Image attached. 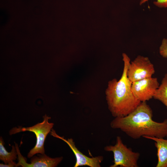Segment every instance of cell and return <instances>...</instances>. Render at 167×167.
Listing matches in <instances>:
<instances>
[{"label":"cell","mask_w":167,"mask_h":167,"mask_svg":"<svg viewBox=\"0 0 167 167\" xmlns=\"http://www.w3.org/2000/svg\"><path fill=\"white\" fill-rule=\"evenodd\" d=\"M152 110L146 102H142L127 115L115 118L111 127L119 129L134 139L149 136L164 138L167 135V119L159 122L152 119Z\"/></svg>","instance_id":"obj_1"},{"label":"cell","mask_w":167,"mask_h":167,"mask_svg":"<svg viewBox=\"0 0 167 167\" xmlns=\"http://www.w3.org/2000/svg\"><path fill=\"white\" fill-rule=\"evenodd\" d=\"M122 57L124 67L121 77L119 80L113 79L109 81L105 90L108 109L114 118L127 115L141 102L134 95L131 90L132 83L127 77L130 58L124 53Z\"/></svg>","instance_id":"obj_2"},{"label":"cell","mask_w":167,"mask_h":167,"mask_svg":"<svg viewBox=\"0 0 167 167\" xmlns=\"http://www.w3.org/2000/svg\"><path fill=\"white\" fill-rule=\"evenodd\" d=\"M51 118L45 114L43 116V121L31 127H15L10 131L9 133L11 135L25 131L32 132L35 134L36 139V144L28 153V158H31L37 153L45 154L44 142L47 135L50 132L54 125V123L49 122Z\"/></svg>","instance_id":"obj_3"},{"label":"cell","mask_w":167,"mask_h":167,"mask_svg":"<svg viewBox=\"0 0 167 167\" xmlns=\"http://www.w3.org/2000/svg\"><path fill=\"white\" fill-rule=\"evenodd\" d=\"M106 151L112 152L113 154V164L110 167H138V161L140 156L138 152L132 151L122 141L121 137L118 136L116 144L108 145L104 148Z\"/></svg>","instance_id":"obj_4"},{"label":"cell","mask_w":167,"mask_h":167,"mask_svg":"<svg viewBox=\"0 0 167 167\" xmlns=\"http://www.w3.org/2000/svg\"><path fill=\"white\" fill-rule=\"evenodd\" d=\"M155 72L154 65L148 58L138 55L130 62L127 71V75L133 83L151 77Z\"/></svg>","instance_id":"obj_5"},{"label":"cell","mask_w":167,"mask_h":167,"mask_svg":"<svg viewBox=\"0 0 167 167\" xmlns=\"http://www.w3.org/2000/svg\"><path fill=\"white\" fill-rule=\"evenodd\" d=\"M159 85L157 78L151 77L133 82L131 90L137 99L146 102L153 98Z\"/></svg>","instance_id":"obj_6"},{"label":"cell","mask_w":167,"mask_h":167,"mask_svg":"<svg viewBox=\"0 0 167 167\" xmlns=\"http://www.w3.org/2000/svg\"><path fill=\"white\" fill-rule=\"evenodd\" d=\"M51 135L61 139L66 142L69 146L75 155L76 158V162L74 167L87 166L90 167H100L101 164L103 161L102 156H97L90 157L84 154L76 148L75 142L72 138L67 139L63 136H60L57 135L55 131L52 128L50 131Z\"/></svg>","instance_id":"obj_7"},{"label":"cell","mask_w":167,"mask_h":167,"mask_svg":"<svg viewBox=\"0 0 167 167\" xmlns=\"http://www.w3.org/2000/svg\"><path fill=\"white\" fill-rule=\"evenodd\" d=\"M18 162L16 167L21 166L23 167H55L61 162L63 159L62 156L54 158L50 157L45 154L38 155L37 156L32 157L30 163L26 162V159L24 157L20 151L17 152Z\"/></svg>","instance_id":"obj_8"},{"label":"cell","mask_w":167,"mask_h":167,"mask_svg":"<svg viewBox=\"0 0 167 167\" xmlns=\"http://www.w3.org/2000/svg\"><path fill=\"white\" fill-rule=\"evenodd\" d=\"M143 137L155 141L157 150L158 161L156 167H167V139L155 137L144 136Z\"/></svg>","instance_id":"obj_9"},{"label":"cell","mask_w":167,"mask_h":167,"mask_svg":"<svg viewBox=\"0 0 167 167\" xmlns=\"http://www.w3.org/2000/svg\"><path fill=\"white\" fill-rule=\"evenodd\" d=\"M4 142L2 138H0V160L5 164L12 162L17 158V152L15 146L13 145L10 152H8L4 146Z\"/></svg>","instance_id":"obj_10"},{"label":"cell","mask_w":167,"mask_h":167,"mask_svg":"<svg viewBox=\"0 0 167 167\" xmlns=\"http://www.w3.org/2000/svg\"><path fill=\"white\" fill-rule=\"evenodd\" d=\"M164 104L167 108V74H165L161 83L156 90L153 96Z\"/></svg>","instance_id":"obj_11"},{"label":"cell","mask_w":167,"mask_h":167,"mask_svg":"<svg viewBox=\"0 0 167 167\" xmlns=\"http://www.w3.org/2000/svg\"><path fill=\"white\" fill-rule=\"evenodd\" d=\"M160 54L163 58H167V39L163 38L159 49Z\"/></svg>","instance_id":"obj_12"},{"label":"cell","mask_w":167,"mask_h":167,"mask_svg":"<svg viewBox=\"0 0 167 167\" xmlns=\"http://www.w3.org/2000/svg\"><path fill=\"white\" fill-rule=\"evenodd\" d=\"M154 4L158 7H167V0H156Z\"/></svg>","instance_id":"obj_13"},{"label":"cell","mask_w":167,"mask_h":167,"mask_svg":"<svg viewBox=\"0 0 167 167\" xmlns=\"http://www.w3.org/2000/svg\"><path fill=\"white\" fill-rule=\"evenodd\" d=\"M0 167H16V164L14 161L9 163L8 164H4L2 163L0 164Z\"/></svg>","instance_id":"obj_14"},{"label":"cell","mask_w":167,"mask_h":167,"mask_svg":"<svg viewBox=\"0 0 167 167\" xmlns=\"http://www.w3.org/2000/svg\"><path fill=\"white\" fill-rule=\"evenodd\" d=\"M167 137V135H166V136Z\"/></svg>","instance_id":"obj_15"}]
</instances>
